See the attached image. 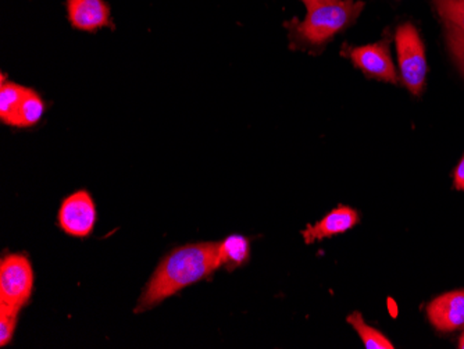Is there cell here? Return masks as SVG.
Segmentation results:
<instances>
[{
	"instance_id": "9c48e42d",
	"label": "cell",
	"mask_w": 464,
	"mask_h": 349,
	"mask_svg": "<svg viewBox=\"0 0 464 349\" xmlns=\"http://www.w3.org/2000/svg\"><path fill=\"white\" fill-rule=\"evenodd\" d=\"M359 223L356 210L349 207H338L315 224H307L306 230L302 231L304 242L313 244L324 238L343 234L353 228Z\"/></svg>"
},
{
	"instance_id": "7c38bea8",
	"label": "cell",
	"mask_w": 464,
	"mask_h": 349,
	"mask_svg": "<svg viewBox=\"0 0 464 349\" xmlns=\"http://www.w3.org/2000/svg\"><path fill=\"white\" fill-rule=\"evenodd\" d=\"M27 88L23 85L14 84L12 81H6L5 75H2V84H0V120L5 124H9L18 105L24 98Z\"/></svg>"
},
{
	"instance_id": "4fadbf2b",
	"label": "cell",
	"mask_w": 464,
	"mask_h": 349,
	"mask_svg": "<svg viewBox=\"0 0 464 349\" xmlns=\"http://www.w3.org/2000/svg\"><path fill=\"white\" fill-rule=\"evenodd\" d=\"M348 323L356 330L357 334L361 335L367 349H393L392 343L382 333L367 325L359 312L348 316Z\"/></svg>"
},
{
	"instance_id": "e0dca14e",
	"label": "cell",
	"mask_w": 464,
	"mask_h": 349,
	"mask_svg": "<svg viewBox=\"0 0 464 349\" xmlns=\"http://www.w3.org/2000/svg\"><path fill=\"white\" fill-rule=\"evenodd\" d=\"M453 181H455V189L458 191H464V156L456 166L455 173H453Z\"/></svg>"
},
{
	"instance_id": "52a82bcc",
	"label": "cell",
	"mask_w": 464,
	"mask_h": 349,
	"mask_svg": "<svg viewBox=\"0 0 464 349\" xmlns=\"http://www.w3.org/2000/svg\"><path fill=\"white\" fill-rule=\"evenodd\" d=\"M430 322L440 332H455L464 327V291L438 296L427 306Z\"/></svg>"
},
{
	"instance_id": "8fae6325",
	"label": "cell",
	"mask_w": 464,
	"mask_h": 349,
	"mask_svg": "<svg viewBox=\"0 0 464 349\" xmlns=\"http://www.w3.org/2000/svg\"><path fill=\"white\" fill-rule=\"evenodd\" d=\"M218 257L221 266L228 270L241 267L249 260L250 244L249 239L244 236H229L223 241L218 242Z\"/></svg>"
},
{
	"instance_id": "30bf717a",
	"label": "cell",
	"mask_w": 464,
	"mask_h": 349,
	"mask_svg": "<svg viewBox=\"0 0 464 349\" xmlns=\"http://www.w3.org/2000/svg\"><path fill=\"white\" fill-rule=\"evenodd\" d=\"M44 113H45V102L35 91L27 88L24 98L21 101L7 126L28 129V127L38 124Z\"/></svg>"
},
{
	"instance_id": "5bb4252c",
	"label": "cell",
	"mask_w": 464,
	"mask_h": 349,
	"mask_svg": "<svg viewBox=\"0 0 464 349\" xmlns=\"http://www.w3.org/2000/svg\"><path fill=\"white\" fill-rule=\"evenodd\" d=\"M432 4L445 23L464 33V0H432Z\"/></svg>"
},
{
	"instance_id": "7a4b0ae2",
	"label": "cell",
	"mask_w": 464,
	"mask_h": 349,
	"mask_svg": "<svg viewBox=\"0 0 464 349\" xmlns=\"http://www.w3.org/2000/svg\"><path fill=\"white\" fill-rule=\"evenodd\" d=\"M363 7V2L353 0H336L330 4L307 7L304 22L289 25L292 36L301 46H324L336 34L351 25L359 17Z\"/></svg>"
},
{
	"instance_id": "3957f363",
	"label": "cell",
	"mask_w": 464,
	"mask_h": 349,
	"mask_svg": "<svg viewBox=\"0 0 464 349\" xmlns=\"http://www.w3.org/2000/svg\"><path fill=\"white\" fill-rule=\"evenodd\" d=\"M34 269L25 255L10 254L0 262V311L17 312L30 302Z\"/></svg>"
},
{
	"instance_id": "8992f818",
	"label": "cell",
	"mask_w": 464,
	"mask_h": 349,
	"mask_svg": "<svg viewBox=\"0 0 464 349\" xmlns=\"http://www.w3.org/2000/svg\"><path fill=\"white\" fill-rule=\"evenodd\" d=\"M349 57L354 66L361 69L367 77L392 82V84L398 82V74L391 59L388 44H372V45L351 49Z\"/></svg>"
},
{
	"instance_id": "277c9868",
	"label": "cell",
	"mask_w": 464,
	"mask_h": 349,
	"mask_svg": "<svg viewBox=\"0 0 464 349\" xmlns=\"http://www.w3.org/2000/svg\"><path fill=\"white\" fill-rule=\"evenodd\" d=\"M396 52L403 84L413 95L423 92L427 77V60L424 44L419 31L411 23L396 30Z\"/></svg>"
},
{
	"instance_id": "9a60e30c",
	"label": "cell",
	"mask_w": 464,
	"mask_h": 349,
	"mask_svg": "<svg viewBox=\"0 0 464 349\" xmlns=\"http://www.w3.org/2000/svg\"><path fill=\"white\" fill-rule=\"evenodd\" d=\"M445 39L448 49L455 60L456 66L460 70L464 77V33H461L455 25L445 23Z\"/></svg>"
},
{
	"instance_id": "6da1fadb",
	"label": "cell",
	"mask_w": 464,
	"mask_h": 349,
	"mask_svg": "<svg viewBox=\"0 0 464 349\" xmlns=\"http://www.w3.org/2000/svg\"><path fill=\"white\" fill-rule=\"evenodd\" d=\"M220 267L218 242H200L174 249L161 259L146 284L135 314L153 309L187 286L210 277Z\"/></svg>"
},
{
	"instance_id": "ba28073f",
	"label": "cell",
	"mask_w": 464,
	"mask_h": 349,
	"mask_svg": "<svg viewBox=\"0 0 464 349\" xmlns=\"http://www.w3.org/2000/svg\"><path fill=\"white\" fill-rule=\"evenodd\" d=\"M67 12L75 30L93 33L111 25V9L103 0H67Z\"/></svg>"
},
{
	"instance_id": "d6986e66",
	"label": "cell",
	"mask_w": 464,
	"mask_h": 349,
	"mask_svg": "<svg viewBox=\"0 0 464 349\" xmlns=\"http://www.w3.org/2000/svg\"><path fill=\"white\" fill-rule=\"evenodd\" d=\"M390 309H391V314H392V316H396V312H398V309H396L395 305H393L392 299H391V301H390Z\"/></svg>"
},
{
	"instance_id": "5b68a950",
	"label": "cell",
	"mask_w": 464,
	"mask_h": 349,
	"mask_svg": "<svg viewBox=\"0 0 464 349\" xmlns=\"http://www.w3.org/2000/svg\"><path fill=\"white\" fill-rule=\"evenodd\" d=\"M98 220L95 200L85 189L74 192L60 205L57 223L67 236L87 238L92 234Z\"/></svg>"
},
{
	"instance_id": "ac0fdd59",
	"label": "cell",
	"mask_w": 464,
	"mask_h": 349,
	"mask_svg": "<svg viewBox=\"0 0 464 349\" xmlns=\"http://www.w3.org/2000/svg\"><path fill=\"white\" fill-rule=\"evenodd\" d=\"M307 7L317 6V5L330 4V2H336V0H302Z\"/></svg>"
},
{
	"instance_id": "2e32d148",
	"label": "cell",
	"mask_w": 464,
	"mask_h": 349,
	"mask_svg": "<svg viewBox=\"0 0 464 349\" xmlns=\"http://www.w3.org/2000/svg\"><path fill=\"white\" fill-rule=\"evenodd\" d=\"M17 322V312L0 311V346L2 348L12 343Z\"/></svg>"
},
{
	"instance_id": "ffe728a7",
	"label": "cell",
	"mask_w": 464,
	"mask_h": 349,
	"mask_svg": "<svg viewBox=\"0 0 464 349\" xmlns=\"http://www.w3.org/2000/svg\"><path fill=\"white\" fill-rule=\"evenodd\" d=\"M459 348L464 349V333L461 334L460 340H459Z\"/></svg>"
}]
</instances>
